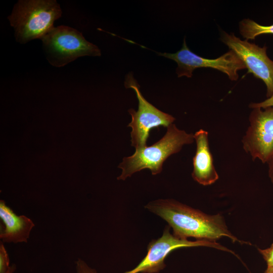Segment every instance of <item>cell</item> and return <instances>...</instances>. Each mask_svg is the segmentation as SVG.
Returning a JSON list of instances; mask_svg holds the SVG:
<instances>
[{"mask_svg": "<svg viewBox=\"0 0 273 273\" xmlns=\"http://www.w3.org/2000/svg\"><path fill=\"white\" fill-rule=\"evenodd\" d=\"M249 107L252 109L273 107V95L263 102L260 103H252L250 104Z\"/></svg>", "mask_w": 273, "mask_h": 273, "instance_id": "2e32d148", "label": "cell"}, {"mask_svg": "<svg viewBox=\"0 0 273 273\" xmlns=\"http://www.w3.org/2000/svg\"><path fill=\"white\" fill-rule=\"evenodd\" d=\"M239 29L241 34L247 40L254 39L261 34H273V24L263 26L250 19H245L241 21Z\"/></svg>", "mask_w": 273, "mask_h": 273, "instance_id": "7c38bea8", "label": "cell"}, {"mask_svg": "<svg viewBox=\"0 0 273 273\" xmlns=\"http://www.w3.org/2000/svg\"><path fill=\"white\" fill-rule=\"evenodd\" d=\"M170 228L169 225L166 226L160 238L150 242L145 257L134 268L124 273H158L165 267L164 260L167 256L179 248L206 246L235 254L216 242L206 240L193 241L178 238L170 233Z\"/></svg>", "mask_w": 273, "mask_h": 273, "instance_id": "8992f818", "label": "cell"}, {"mask_svg": "<svg viewBox=\"0 0 273 273\" xmlns=\"http://www.w3.org/2000/svg\"><path fill=\"white\" fill-rule=\"evenodd\" d=\"M0 238L3 242H27L34 224L25 215H17L3 200L0 201Z\"/></svg>", "mask_w": 273, "mask_h": 273, "instance_id": "8fae6325", "label": "cell"}, {"mask_svg": "<svg viewBox=\"0 0 273 273\" xmlns=\"http://www.w3.org/2000/svg\"><path fill=\"white\" fill-rule=\"evenodd\" d=\"M268 175L273 183V158L268 162Z\"/></svg>", "mask_w": 273, "mask_h": 273, "instance_id": "e0dca14e", "label": "cell"}, {"mask_svg": "<svg viewBox=\"0 0 273 273\" xmlns=\"http://www.w3.org/2000/svg\"><path fill=\"white\" fill-rule=\"evenodd\" d=\"M8 254L2 242L0 244V273H6L10 268Z\"/></svg>", "mask_w": 273, "mask_h": 273, "instance_id": "4fadbf2b", "label": "cell"}, {"mask_svg": "<svg viewBox=\"0 0 273 273\" xmlns=\"http://www.w3.org/2000/svg\"><path fill=\"white\" fill-rule=\"evenodd\" d=\"M264 273H273V267H267Z\"/></svg>", "mask_w": 273, "mask_h": 273, "instance_id": "d6986e66", "label": "cell"}, {"mask_svg": "<svg viewBox=\"0 0 273 273\" xmlns=\"http://www.w3.org/2000/svg\"><path fill=\"white\" fill-rule=\"evenodd\" d=\"M194 134L188 133L171 124L165 135L150 146L135 150L130 156L125 157L118 167L122 169L118 180H125L143 169H149L153 175L161 173L164 161L171 155L179 152L185 145L194 141Z\"/></svg>", "mask_w": 273, "mask_h": 273, "instance_id": "7a4b0ae2", "label": "cell"}, {"mask_svg": "<svg viewBox=\"0 0 273 273\" xmlns=\"http://www.w3.org/2000/svg\"><path fill=\"white\" fill-rule=\"evenodd\" d=\"M221 40L242 61L248 72L264 82L266 97H271L273 95V61L266 54L267 47H260L225 32H222Z\"/></svg>", "mask_w": 273, "mask_h": 273, "instance_id": "9c48e42d", "label": "cell"}, {"mask_svg": "<svg viewBox=\"0 0 273 273\" xmlns=\"http://www.w3.org/2000/svg\"><path fill=\"white\" fill-rule=\"evenodd\" d=\"M40 39L47 59L55 67H63L80 57L101 55L97 46L87 41L80 32L67 26L54 27Z\"/></svg>", "mask_w": 273, "mask_h": 273, "instance_id": "277c9868", "label": "cell"}, {"mask_svg": "<svg viewBox=\"0 0 273 273\" xmlns=\"http://www.w3.org/2000/svg\"><path fill=\"white\" fill-rule=\"evenodd\" d=\"M194 138L196 143V151L193 159L192 177L202 185H211L218 179V175L209 147L208 132L200 129L195 132Z\"/></svg>", "mask_w": 273, "mask_h": 273, "instance_id": "30bf717a", "label": "cell"}, {"mask_svg": "<svg viewBox=\"0 0 273 273\" xmlns=\"http://www.w3.org/2000/svg\"><path fill=\"white\" fill-rule=\"evenodd\" d=\"M16 269V266L15 264H12L10 266V268L7 271L6 273H13Z\"/></svg>", "mask_w": 273, "mask_h": 273, "instance_id": "ac0fdd59", "label": "cell"}, {"mask_svg": "<svg viewBox=\"0 0 273 273\" xmlns=\"http://www.w3.org/2000/svg\"><path fill=\"white\" fill-rule=\"evenodd\" d=\"M62 11L56 0H19L8 17L17 42L41 39L54 27Z\"/></svg>", "mask_w": 273, "mask_h": 273, "instance_id": "3957f363", "label": "cell"}, {"mask_svg": "<svg viewBox=\"0 0 273 273\" xmlns=\"http://www.w3.org/2000/svg\"><path fill=\"white\" fill-rule=\"evenodd\" d=\"M267 264V267H273V243L268 248L265 249H258Z\"/></svg>", "mask_w": 273, "mask_h": 273, "instance_id": "5bb4252c", "label": "cell"}, {"mask_svg": "<svg viewBox=\"0 0 273 273\" xmlns=\"http://www.w3.org/2000/svg\"><path fill=\"white\" fill-rule=\"evenodd\" d=\"M159 55L176 62V74L178 77H191L195 69L199 68H211L226 74L231 80H237L239 70L246 68L242 61L230 50L216 59H207L192 52L188 47L185 38L181 49L175 53H157Z\"/></svg>", "mask_w": 273, "mask_h": 273, "instance_id": "52a82bcc", "label": "cell"}, {"mask_svg": "<svg viewBox=\"0 0 273 273\" xmlns=\"http://www.w3.org/2000/svg\"><path fill=\"white\" fill-rule=\"evenodd\" d=\"M76 269L77 273H97L96 269L89 266L81 259L76 261Z\"/></svg>", "mask_w": 273, "mask_h": 273, "instance_id": "9a60e30c", "label": "cell"}, {"mask_svg": "<svg viewBox=\"0 0 273 273\" xmlns=\"http://www.w3.org/2000/svg\"><path fill=\"white\" fill-rule=\"evenodd\" d=\"M145 208L165 220L178 238L215 242L226 237L234 242L242 243L229 231L220 214L208 215L173 199L152 201Z\"/></svg>", "mask_w": 273, "mask_h": 273, "instance_id": "6da1fadb", "label": "cell"}, {"mask_svg": "<svg viewBox=\"0 0 273 273\" xmlns=\"http://www.w3.org/2000/svg\"><path fill=\"white\" fill-rule=\"evenodd\" d=\"M249 121L242 141L243 148L253 160L268 163L273 158V107L253 109Z\"/></svg>", "mask_w": 273, "mask_h": 273, "instance_id": "ba28073f", "label": "cell"}, {"mask_svg": "<svg viewBox=\"0 0 273 273\" xmlns=\"http://www.w3.org/2000/svg\"><path fill=\"white\" fill-rule=\"evenodd\" d=\"M125 86L134 90L139 102L137 111L133 109L128 111L131 116V121L128 124V126L131 128V145L137 150L147 146V141L151 129L159 126L167 127L172 124L175 118L159 110L146 100L131 73L126 76Z\"/></svg>", "mask_w": 273, "mask_h": 273, "instance_id": "5b68a950", "label": "cell"}]
</instances>
